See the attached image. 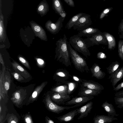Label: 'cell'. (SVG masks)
<instances>
[{"label": "cell", "instance_id": "277c9868", "mask_svg": "<svg viewBox=\"0 0 123 123\" xmlns=\"http://www.w3.org/2000/svg\"><path fill=\"white\" fill-rule=\"evenodd\" d=\"M92 23L90 15L85 13L80 18L73 26V28L78 31H81L89 27Z\"/></svg>", "mask_w": 123, "mask_h": 123}, {"label": "cell", "instance_id": "e0dca14e", "mask_svg": "<svg viewBox=\"0 0 123 123\" xmlns=\"http://www.w3.org/2000/svg\"><path fill=\"white\" fill-rule=\"evenodd\" d=\"M77 109L70 111L69 112L56 117V118L61 122H67L73 120L74 117L78 114V110Z\"/></svg>", "mask_w": 123, "mask_h": 123}, {"label": "cell", "instance_id": "d4e9b609", "mask_svg": "<svg viewBox=\"0 0 123 123\" xmlns=\"http://www.w3.org/2000/svg\"><path fill=\"white\" fill-rule=\"evenodd\" d=\"M6 38V33L4 23V18L0 9V41L4 42Z\"/></svg>", "mask_w": 123, "mask_h": 123}, {"label": "cell", "instance_id": "7a4b0ae2", "mask_svg": "<svg viewBox=\"0 0 123 123\" xmlns=\"http://www.w3.org/2000/svg\"><path fill=\"white\" fill-rule=\"evenodd\" d=\"M69 43L74 49L87 57L90 56L91 53L88 48L91 47L85 39H83L77 35H74L70 37Z\"/></svg>", "mask_w": 123, "mask_h": 123}, {"label": "cell", "instance_id": "c3c4849f", "mask_svg": "<svg viewBox=\"0 0 123 123\" xmlns=\"http://www.w3.org/2000/svg\"><path fill=\"white\" fill-rule=\"evenodd\" d=\"M46 122L47 123H54V122L52 120L49 118L48 117H46Z\"/></svg>", "mask_w": 123, "mask_h": 123}, {"label": "cell", "instance_id": "11a10c76", "mask_svg": "<svg viewBox=\"0 0 123 123\" xmlns=\"http://www.w3.org/2000/svg\"><path fill=\"white\" fill-rule=\"evenodd\" d=\"M2 97L1 95H0V101H1V99H2Z\"/></svg>", "mask_w": 123, "mask_h": 123}, {"label": "cell", "instance_id": "d6986e66", "mask_svg": "<svg viewBox=\"0 0 123 123\" xmlns=\"http://www.w3.org/2000/svg\"><path fill=\"white\" fill-rule=\"evenodd\" d=\"M55 75L60 82L66 83L70 76L69 72L66 69L60 68L57 70L55 73Z\"/></svg>", "mask_w": 123, "mask_h": 123}, {"label": "cell", "instance_id": "db71d44e", "mask_svg": "<svg viewBox=\"0 0 123 123\" xmlns=\"http://www.w3.org/2000/svg\"><path fill=\"white\" fill-rule=\"evenodd\" d=\"M1 105H0V114H1Z\"/></svg>", "mask_w": 123, "mask_h": 123}, {"label": "cell", "instance_id": "ba28073f", "mask_svg": "<svg viewBox=\"0 0 123 123\" xmlns=\"http://www.w3.org/2000/svg\"><path fill=\"white\" fill-rule=\"evenodd\" d=\"M94 98L93 96H79L73 98L72 99L66 102V105H75L71 106V108L81 106L85 103L91 100Z\"/></svg>", "mask_w": 123, "mask_h": 123}, {"label": "cell", "instance_id": "1f68e13d", "mask_svg": "<svg viewBox=\"0 0 123 123\" xmlns=\"http://www.w3.org/2000/svg\"><path fill=\"white\" fill-rule=\"evenodd\" d=\"M120 64L117 61L113 62L106 68L108 73L111 74L115 71L120 67Z\"/></svg>", "mask_w": 123, "mask_h": 123}, {"label": "cell", "instance_id": "603a6c76", "mask_svg": "<svg viewBox=\"0 0 123 123\" xmlns=\"http://www.w3.org/2000/svg\"><path fill=\"white\" fill-rule=\"evenodd\" d=\"M101 106L107 112L108 115L114 117L119 116V114H117L113 105L109 103L107 101L104 102Z\"/></svg>", "mask_w": 123, "mask_h": 123}, {"label": "cell", "instance_id": "f546056e", "mask_svg": "<svg viewBox=\"0 0 123 123\" xmlns=\"http://www.w3.org/2000/svg\"><path fill=\"white\" fill-rule=\"evenodd\" d=\"M52 91L55 92L67 95L68 94V86L67 85H60L53 88Z\"/></svg>", "mask_w": 123, "mask_h": 123}, {"label": "cell", "instance_id": "5b68a950", "mask_svg": "<svg viewBox=\"0 0 123 123\" xmlns=\"http://www.w3.org/2000/svg\"><path fill=\"white\" fill-rule=\"evenodd\" d=\"M85 39L91 46L100 44L108 45L107 40L103 32L87 37Z\"/></svg>", "mask_w": 123, "mask_h": 123}, {"label": "cell", "instance_id": "8992f818", "mask_svg": "<svg viewBox=\"0 0 123 123\" xmlns=\"http://www.w3.org/2000/svg\"><path fill=\"white\" fill-rule=\"evenodd\" d=\"M46 106L48 109L50 111L59 114L65 110L71 108V107L63 106L57 105L51 100L50 96L47 94L45 98Z\"/></svg>", "mask_w": 123, "mask_h": 123}, {"label": "cell", "instance_id": "3957f363", "mask_svg": "<svg viewBox=\"0 0 123 123\" xmlns=\"http://www.w3.org/2000/svg\"><path fill=\"white\" fill-rule=\"evenodd\" d=\"M68 47L70 57L75 68L81 72H88L89 70L86 61L74 49L69 43Z\"/></svg>", "mask_w": 123, "mask_h": 123}, {"label": "cell", "instance_id": "7dc6e473", "mask_svg": "<svg viewBox=\"0 0 123 123\" xmlns=\"http://www.w3.org/2000/svg\"><path fill=\"white\" fill-rule=\"evenodd\" d=\"M73 78L74 80L78 82L81 83L82 81V79H80L78 77L75 76H73Z\"/></svg>", "mask_w": 123, "mask_h": 123}, {"label": "cell", "instance_id": "f35d334b", "mask_svg": "<svg viewBox=\"0 0 123 123\" xmlns=\"http://www.w3.org/2000/svg\"><path fill=\"white\" fill-rule=\"evenodd\" d=\"M11 74L15 79L18 81H20L24 80L23 77L16 72L12 73Z\"/></svg>", "mask_w": 123, "mask_h": 123}, {"label": "cell", "instance_id": "e575fe53", "mask_svg": "<svg viewBox=\"0 0 123 123\" xmlns=\"http://www.w3.org/2000/svg\"><path fill=\"white\" fill-rule=\"evenodd\" d=\"M18 59L19 61L25 67L30 70L31 69L29 62L24 57L22 56L19 55L18 56Z\"/></svg>", "mask_w": 123, "mask_h": 123}, {"label": "cell", "instance_id": "bcb514c9", "mask_svg": "<svg viewBox=\"0 0 123 123\" xmlns=\"http://www.w3.org/2000/svg\"><path fill=\"white\" fill-rule=\"evenodd\" d=\"M115 96L119 97H123V90L115 93Z\"/></svg>", "mask_w": 123, "mask_h": 123}, {"label": "cell", "instance_id": "4316f807", "mask_svg": "<svg viewBox=\"0 0 123 123\" xmlns=\"http://www.w3.org/2000/svg\"><path fill=\"white\" fill-rule=\"evenodd\" d=\"M52 5L53 9L59 15L61 13L65 12L60 0H52Z\"/></svg>", "mask_w": 123, "mask_h": 123}, {"label": "cell", "instance_id": "9a60e30c", "mask_svg": "<svg viewBox=\"0 0 123 123\" xmlns=\"http://www.w3.org/2000/svg\"><path fill=\"white\" fill-rule=\"evenodd\" d=\"M102 32L97 28L89 27L86 29L79 31L77 35L81 37H88Z\"/></svg>", "mask_w": 123, "mask_h": 123}, {"label": "cell", "instance_id": "f5cc1de1", "mask_svg": "<svg viewBox=\"0 0 123 123\" xmlns=\"http://www.w3.org/2000/svg\"><path fill=\"white\" fill-rule=\"evenodd\" d=\"M0 123H1V122L2 121V120L3 118V116H1V115H0Z\"/></svg>", "mask_w": 123, "mask_h": 123}, {"label": "cell", "instance_id": "60d3db41", "mask_svg": "<svg viewBox=\"0 0 123 123\" xmlns=\"http://www.w3.org/2000/svg\"><path fill=\"white\" fill-rule=\"evenodd\" d=\"M25 122L27 123H32L33 122L31 116L29 115H27L25 117Z\"/></svg>", "mask_w": 123, "mask_h": 123}, {"label": "cell", "instance_id": "ee69618b", "mask_svg": "<svg viewBox=\"0 0 123 123\" xmlns=\"http://www.w3.org/2000/svg\"><path fill=\"white\" fill-rule=\"evenodd\" d=\"M69 6L71 7L75 6L73 0H64Z\"/></svg>", "mask_w": 123, "mask_h": 123}, {"label": "cell", "instance_id": "30bf717a", "mask_svg": "<svg viewBox=\"0 0 123 123\" xmlns=\"http://www.w3.org/2000/svg\"><path fill=\"white\" fill-rule=\"evenodd\" d=\"M30 25L36 36L41 40L47 41L45 31L41 26L33 21L31 22Z\"/></svg>", "mask_w": 123, "mask_h": 123}, {"label": "cell", "instance_id": "836d02e7", "mask_svg": "<svg viewBox=\"0 0 123 123\" xmlns=\"http://www.w3.org/2000/svg\"><path fill=\"white\" fill-rule=\"evenodd\" d=\"M118 52L119 57L123 61V39L120 40L118 41Z\"/></svg>", "mask_w": 123, "mask_h": 123}, {"label": "cell", "instance_id": "7402d4cb", "mask_svg": "<svg viewBox=\"0 0 123 123\" xmlns=\"http://www.w3.org/2000/svg\"><path fill=\"white\" fill-rule=\"evenodd\" d=\"M47 82V81L44 82L36 88L31 95L29 98V102H33L36 99L43 88L46 85Z\"/></svg>", "mask_w": 123, "mask_h": 123}, {"label": "cell", "instance_id": "d590c367", "mask_svg": "<svg viewBox=\"0 0 123 123\" xmlns=\"http://www.w3.org/2000/svg\"><path fill=\"white\" fill-rule=\"evenodd\" d=\"M113 9L112 7L107 8L104 9L100 15L99 19L102 20Z\"/></svg>", "mask_w": 123, "mask_h": 123}, {"label": "cell", "instance_id": "52a82bcc", "mask_svg": "<svg viewBox=\"0 0 123 123\" xmlns=\"http://www.w3.org/2000/svg\"><path fill=\"white\" fill-rule=\"evenodd\" d=\"M64 18L60 17L57 21L54 23L51 20L48 21L45 24V27L52 34L58 33L63 27V23Z\"/></svg>", "mask_w": 123, "mask_h": 123}, {"label": "cell", "instance_id": "9f6ffc18", "mask_svg": "<svg viewBox=\"0 0 123 123\" xmlns=\"http://www.w3.org/2000/svg\"><path fill=\"white\" fill-rule=\"evenodd\" d=\"M0 4H1V0H0Z\"/></svg>", "mask_w": 123, "mask_h": 123}, {"label": "cell", "instance_id": "2e32d148", "mask_svg": "<svg viewBox=\"0 0 123 123\" xmlns=\"http://www.w3.org/2000/svg\"><path fill=\"white\" fill-rule=\"evenodd\" d=\"M92 77H94L98 79H101L104 78L106 74L105 72L101 70L98 65L94 63L90 69Z\"/></svg>", "mask_w": 123, "mask_h": 123}, {"label": "cell", "instance_id": "f1b7e54d", "mask_svg": "<svg viewBox=\"0 0 123 123\" xmlns=\"http://www.w3.org/2000/svg\"><path fill=\"white\" fill-rule=\"evenodd\" d=\"M49 10V6L46 2H42L38 5L37 11L40 14L44 15L46 14Z\"/></svg>", "mask_w": 123, "mask_h": 123}, {"label": "cell", "instance_id": "ac0fdd59", "mask_svg": "<svg viewBox=\"0 0 123 123\" xmlns=\"http://www.w3.org/2000/svg\"><path fill=\"white\" fill-rule=\"evenodd\" d=\"M117 120V118L114 117L103 115H97L93 119L94 123H109Z\"/></svg>", "mask_w": 123, "mask_h": 123}, {"label": "cell", "instance_id": "7bdbcfd3", "mask_svg": "<svg viewBox=\"0 0 123 123\" xmlns=\"http://www.w3.org/2000/svg\"><path fill=\"white\" fill-rule=\"evenodd\" d=\"M97 57L99 59H105L106 58V56L104 53L100 52L98 53Z\"/></svg>", "mask_w": 123, "mask_h": 123}, {"label": "cell", "instance_id": "4fadbf2b", "mask_svg": "<svg viewBox=\"0 0 123 123\" xmlns=\"http://www.w3.org/2000/svg\"><path fill=\"white\" fill-rule=\"evenodd\" d=\"M51 98L56 104L64 105L66 102L70 100L71 96L68 94L64 95L55 92Z\"/></svg>", "mask_w": 123, "mask_h": 123}, {"label": "cell", "instance_id": "d6a6232c", "mask_svg": "<svg viewBox=\"0 0 123 123\" xmlns=\"http://www.w3.org/2000/svg\"><path fill=\"white\" fill-rule=\"evenodd\" d=\"M68 86V94L69 95L76 89L78 85V83L75 82H68L66 83Z\"/></svg>", "mask_w": 123, "mask_h": 123}, {"label": "cell", "instance_id": "83f0119b", "mask_svg": "<svg viewBox=\"0 0 123 123\" xmlns=\"http://www.w3.org/2000/svg\"><path fill=\"white\" fill-rule=\"evenodd\" d=\"M85 13L80 12L74 16L69 20L66 24L65 28L69 30L73 27L80 18Z\"/></svg>", "mask_w": 123, "mask_h": 123}, {"label": "cell", "instance_id": "6da1fadb", "mask_svg": "<svg viewBox=\"0 0 123 123\" xmlns=\"http://www.w3.org/2000/svg\"><path fill=\"white\" fill-rule=\"evenodd\" d=\"M67 38L65 34L56 42L55 59L66 67L71 66L68 47Z\"/></svg>", "mask_w": 123, "mask_h": 123}, {"label": "cell", "instance_id": "44dd1931", "mask_svg": "<svg viewBox=\"0 0 123 123\" xmlns=\"http://www.w3.org/2000/svg\"><path fill=\"white\" fill-rule=\"evenodd\" d=\"M101 91L80 87L78 93L79 96H96L100 94Z\"/></svg>", "mask_w": 123, "mask_h": 123}, {"label": "cell", "instance_id": "cb8c5ba5", "mask_svg": "<svg viewBox=\"0 0 123 123\" xmlns=\"http://www.w3.org/2000/svg\"><path fill=\"white\" fill-rule=\"evenodd\" d=\"M103 32L107 41L108 49L111 50L114 49L116 45L115 38L113 35L108 32Z\"/></svg>", "mask_w": 123, "mask_h": 123}, {"label": "cell", "instance_id": "f6af8a7d", "mask_svg": "<svg viewBox=\"0 0 123 123\" xmlns=\"http://www.w3.org/2000/svg\"><path fill=\"white\" fill-rule=\"evenodd\" d=\"M123 88V81L119 84L116 87H113V90L117 91Z\"/></svg>", "mask_w": 123, "mask_h": 123}, {"label": "cell", "instance_id": "484cf974", "mask_svg": "<svg viewBox=\"0 0 123 123\" xmlns=\"http://www.w3.org/2000/svg\"><path fill=\"white\" fill-rule=\"evenodd\" d=\"M5 68V65L2 66V69L0 73V95L3 98H4L6 94L4 86Z\"/></svg>", "mask_w": 123, "mask_h": 123}, {"label": "cell", "instance_id": "8fae6325", "mask_svg": "<svg viewBox=\"0 0 123 123\" xmlns=\"http://www.w3.org/2000/svg\"><path fill=\"white\" fill-rule=\"evenodd\" d=\"M80 87L101 91L104 89V86L92 80L82 79Z\"/></svg>", "mask_w": 123, "mask_h": 123}, {"label": "cell", "instance_id": "9c48e42d", "mask_svg": "<svg viewBox=\"0 0 123 123\" xmlns=\"http://www.w3.org/2000/svg\"><path fill=\"white\" fill-rule=\"evenodd\" d=\"M26 95V90L21 89L13 93L11 100L16 106H18L22 104Z\"/></svg>", "mask_w": 123, "mask_h": 123}, {"label": "cell", "instance_id": "f907efd6", "mask_svg": "<svg viewBox=\"0 0 123 123\" xmlns=\"http://www.w3.org/2000/svg\"><path fill=\"white\" fill-rule=\"evenodd\" d=\"M66 13L65 12H63L61 13L60 15V16L61 17L64 18L66 17Z\"/></svg>", "mask_w": 123, "mask_h": 123}, {"label": "cell", "instance_id": "681fc988", "mask_svg": "<svg viewBox=\"0 0 123 123\" xmlns=\"http://www.w3.org/2000/svg\"><path fill=\"white\" fill-rule=\"evenodd\" d=\"M0 63H1L2 64V66L5 65L1 53H0Z\"/></svg>", "mask_w": 123, "mask_h": 123}, {"label": "cell", "instance_id": "816d5d0a", "mask_svg": "<svg viewBox=\"0 0 123 123\" xmlns=\"http://www.w3.org/2000/svg\"><path fill=\"white\" fill-rule=\"evenodd\" d=\"M117 107L119 108H122L123 109V104L118 105Z\"/></svg>", "mask_w": 123, "mask_h": 123}, {"label": "cell", "instance_id": "ab89813d", "mask_svg": "<svg viewBox=\"0 0 123 123\" xmlns=\"http://www.w3.org/2000/svg\"><path fill=\"white\" fill-rule=\"evenodd\" d=\"M114 100L116 105H119L123 104V97H119L115 96Z\"/></svg>", "mask_w": 123, "mask_h": 123}, {"label": "cell", "instance_id": "74e56055", "mask_svg": "<svg viewBox=\"0 0 123 123\" xmlns=\"http://www.w3.org/2000/svg\"><path fill=\"white\" fill-rule=\"evenodd\" d=\"M18 122V118L14 115H11L8 119L7 122L8 123H17Z\"/></svg>", "mask_w": 123, "mask_h": 123}, {"label": "cell", "instance_id": "6f0895ef", "mask_svg": "<svg viewBox=\"0 0 123 123\" xmlns=\"http://www.w3.org/2000/svg\"><path fill=\"white\" fill-rule=\"evenodd\" d=\"M105 0H104V1H105Z\"/></svg>", "mask_w": 123, "mask_h": 123}, {"label": "cell", "instance_id": "7c38bea8", "mask_svg": "<svg viewBox=\"0 0 123 123\" xmlns=\"http://www.w3.org/2000/svg\"><path fill=\"white\" fill-rule=\"evenodd\" d=\"M123 78V66L118 68L113 73L110 74L108 79H110V82L113 87Z\"/></svg>", "mask_w": 123, "mask_h": 123}, {"label": "cell", "instance_id": "8d00e7d4", "mask_svg": "<svg viewBox=\"0 0 123 123\" xmlns=\"http://www.w3.org/2000/svg\"><path fill=\"white\" fill-rule=\"evenodd\" d=\"M118 33L119 38L123 39V19L121 20L118 26Z\"/></svg>", "mask_w": 123, "mask_h": 123}, {"label": "cell", "instance_id": "b9f144b4", "mask_svg": "<svg viewBox=\"0 0 123 123\" xmlns=\"http://www.w3.org/2000/svg\"><path fill=\"white\" fill-rule=\"evenodd\" d=\"M36 59L38 66L42 67L44 65V62L42 59L40 58H36Z\"/></svg>", "mask_w": 123, "mask_h": 123}, {"label": "cell", "instance_id": "4dcf8cb0", "mask_svg": "<svg viewBox=\"0 0 123 123\" xmlns=\"http://www.w3.org/2000/svg\"><path fill=\"white\" fill-rule=\"evenodd\" d=\"M11 77L8 71H7L5 75L4 86L6 94H7L11 82Z\"/></svg>", "mask_w": 123, "mask_h": 123}, {"label": "cell", "instance_id": "5bb4252c", "mask_svg": "<svg viewBox=\"0 0 123 123\" xmlns=\"http://www.w3.org/2000/svg\"><path fill=\"white\" fill-rule=\"evenodd\" d=\"M93 102L90 101L86 105L78 108V114L80 115L77 119L78 120L87 117L90 113L92 107Z\"/></svg>", "mask_w": 123, "mask_h": 123}, {"label": "cell", "instance_id": "ffe728a7", "mask_svg": "<svg viewBox=\"0 0 123 123\" xmlns=\"http://www.w3.org/2000/svg\"><path fill=\"white\" fill-rule=\"evenodd\" d=\"M14 70L24 77L27 79L30 76L28 72L17 62L14 61L12 63Z\"/></svg>", "mask_w": 123, "mask_h": 123}]
</instances>
